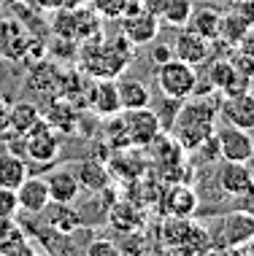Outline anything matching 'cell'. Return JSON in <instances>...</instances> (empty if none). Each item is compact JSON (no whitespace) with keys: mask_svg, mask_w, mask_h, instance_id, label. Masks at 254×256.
I'll use <instances>...</instances> for the list:
<instances>
[{"mask_svg":"<svg viewBox=\"0 0 254 256\" xmlns=\"http://www.w3.org/2000/svg\"><path fill=\"white\" fill-rule=\"evenodd\" d=\"M14 226H17V218H11V216H0V240L9 234Z\"/></svg>","mask_w":254,"mask_h":256,"instance_id":"obj_42","label":"cell"},{"mask_svg":"<svg viewBox=\"0 0 254 256\" xmlns=\"http://www.w3.org/2000/svg\"><path fill=\"white\" fill-rule=\"evenodd\" d=\"M119 24H122V36H125L133 46H146V44H152V40H157V36H160V19L152 16V14H146L143 8L122 14Z\"/></svg>","mask_w":254,"mask_h":256,"instance_id":"obj_11","label":"cell"},{"mask_svg":"<svg viewBox=\"0 0 254 256\" xmlns=\"http://www.w3.org/2000/svg\"><path fill=\"white\" fill-rule=\"evenodd\" d=\"M235 52H241V54H249V57H254V27H246V32L241 36V40H238Z\"/></svg>","mask_w":254,"mask_h":256,"instance_id":"obj_38","label":"cell"},{"mask_svg":"<svg viewBox=\"0 0 254 256\" xmlns=\"http://www.w3.org/2000/svg\"><path fill=\"white\" fill-rule=\"evenodd\" d=\"M44 119L57 132H73L79 127V106H73L71 100H54L49 106V110L44 114Z\"/></svg>","mask_w":254,"mask_h":256,"instance_id":"obj_26","label":"cell"},{"mask_svg":"<svg viewBox=\"0 0 254 256\" xmlns=\"http://www.w3.org/2000/svg\"><path fill=\"white\" fill-rule=\"evenodd\" d=\"M249 246H251V248H254V234H251V243H249Z\"/></svg>","mask_w":254,"mask_h":256,"instance_id":"obj_46","label":"cell"},{"mask_svg":"<svg viewBox=\"0 0 254 256\" xmlns=\"http://www.w3.org/2000/svg\"><path fill=\"white\" fill-rule=\"evenodd\" d=\"M9 100L3 98V94H0V132H3L6 130V124H9Z\"/></svg>","mask_w":254,"mask_h":256,"instance_id":"obj_43","label":"cell"},{"mask_svg":"<svg viewBox=\"0 0 254 256\" xmlns=\"http://www.w3.org/2000/svg\"><path fill=\"white\" fill-rule=\"evenodd\" d=\"M173 57L187 62V65L197 68L203 65V62H208L211 57V40H205L203 36H197V32H192L189 27H181V32L176 36L173 40Z\"/></svg>","mask_w":254,"mask_h":256,"instance_id":"obj_14","label":"cell"},{"mask_svg":"<svg viewBox=\"0 0 254 256\" xmlns=\"http://www.w3.org/2000/svg\"><path fill=\"white\" fill-rule=\"evenodd\" d=\"M60 148H63L60 132L44 119V116L25 132V154L36 164H52L54 159L60 156Z\"/></svg>","mask_w":254,"mask_h":256,"instance_id":"obj_7","label":"cell"},{"mask_svg":"<svg viewBox=\"0 0 254 256\" xmlns=\"http://www.w3.org/2000/svg\"><path fill=\"white\" fill-rule=\"evenodd\" d=\"M87 108H92L98 116H114L122 110L119 102V89H116V78H95V84L89 86Z\"/></svg>","mask_w":254,"mask_h":256,"instance_id":"obj_16","label":"cell"},{"mask_svg":"<svg viewBox=\"0 0 254 256\" xmlns=\"http://www.w3.org/2000/svg\"><path fill=\"white\" fill-rule=\"evenodd\" d=\"M170 57H173V49H170L168 44H157L154 49H152V60H154V65H162V62H168Z\"/></svg>","mask_w":254,"mask_h":256,"instance_id":"obj_39","label":"cell"},{"mask_svg":"<svg viewBox=\"0 0 254 256\" xmlns=\"http://www.w3.org/2000/svg\"><path fill=\"white\" fill-rule=\"evenodd\" d=\"M141 8L146 11V14H152V16L160 19L162 8H165V0H141Z\"/></svg>","mask_w":254,"mask_h":256,"instance_id":"obj_41","label":"cell"},{"mask_svg":"<svg viewBox=\"0 0 254 256\" xmlns=\"http://www.w3.org/2000/svg\"><path fill=\"white\" fill-rule=\"evenodd\" d=\"M25 178H27V162L22 156L3 151V154H0V186H6V189H17Z\"/></svg>","mask_w":254,"mask_h":256,"instance_id":"obj_28","label":"cell"},{"mask_svg":"<svg viewBox=\"0 0 254 256\" xmlns=\"http://www.w3.org/2000/svg\"><path fill=\"white\" fill-rule=\"evenodd\" d=\"M192 11H195L192 0H165V8H162V14H160V22L181 30V27H187Z\"/></svg>","mask_w":254,"mask_h":256,"instance_id":"obj_31","label":"cell"},{"mask_svg":"<svg viewBox=\"0 0 254 256\" xmlns=\"http://www.w3.org/2000/svg\"><path fill=\"white\" fill-rule=\"evenodd\" d=\"M17 200H19V210L33 213L38 216L46 205H49V186H46V178H33L27 176L22 184L17 186Z\"/></svg>","mask_w":254,"mask_h":256,"instance_id":"obj_19","label":"cell"},{"mask_svg":"<svg viewBox=\"0 0 254 256\" xmlns=\"http://www.w3.org/2000/svg\"><path fill=\"white\" fill-rule=\"evenodd\" d=\"M81 251L87 256H116V254H122L114 240H103V238H89V243L81 248Z\"/></svg>","mask_w":254,"mask_h":256,"instance_id":"obj_34","label":"cell"},{"mask_svg":"<svg viewBox=\"0 0 254 256\" xmlns=\"http://www.w3.org/2000/svg\"><path fill=\"white\" fill-rule=\"evenodd\" d=\"M219 116L232 127L254 132V92L246 89V92H238V94H227L219 106Z\"/></svg>","mask_w":254,"mask_h":256,"instance_id":"obj_12","label":"cell"},{"mask_svg":"<svg viewBox=\"0 0 254 256\" xmlns=\"http://www.w3.org/2000/svg\"><path fill=\"white\" fill-rule=\"evenodd\" d=\"M162 216H195L197 210V192L187 184H170L160 197Z\"/></svg>","mask_w":254,"mask_h":256,"instance_id":"obj_15","label":"cell"},{"mask_svg":"<svg viewBox=\"0 0 254 256\" xmlns=\"http://www.w3.org/2000/svg\"><path fill=\"white\" fill-rule=\"evenodd\" d=\"M41 110L36 102H30V100H19V102H14V106L9 108V124H6V130L3 132H14V135H25L27 130L33 127L38 119H41Z\"/></svg>","mask_w":254,"mask_h":256,"instance_id":"obj_25","label":"cell"},{"mask_svg":"<svg viewBox=\"0 0 254 256\" xmlns=\"http://www.w3.org/2000/svg\"><path fill=\"white\" fill-rule=\"evenodd\" d=\"M216 146H219V156L227 159V162H246L254 151V138L249 130H241V127H227L216 130Z\"/></svg>","mask_w":254,"mask_h":256,"instance_id":"obj_10","label":"cell"},{"mask_svg":"<svg viewBox=\"0 0 254 256\" xmlns=\"http://www.w3.org/2000/svg\"><path fill=\"white\" fill-rule=\"evenodd\" d=\"M76 178L81 184V189L87 192H103L108 184H111V172H108V168L103 162H98V159H87V162H79L76 164Z\"/></svg>","mask_w":254,"mask_h":256,"instance_id":"obj_24","label":"cell"},{"mask_svg":"<svg viewBox=\"0 0 254 256\" xmlns=\"http://www.w3.org/2000/svg\"><path fill=\"white\" fill-rule=\"evenodd\" d=\"M216 119H219V106H214L205 98H187L178 106V114L168 132L178 140L184 151H195L205 138L216 132Z\"/></svg>","mask_w":254,"mask_h":256,"instance_id":"obj_2","label":"cell"},{"mask_svg":"<svg viewBox=\"0 0 254 256\" xmlns=\"http://www.w3.org/2000/svg\"><path fill=\"white\" fill-rule=\"evenodd\" d=\"M135 57V46L125 36L84 40L79 52V70L89 78H119Z\"/></svg>","mask_w":254,"mask_h":256,"instance_id":"obj_1","label":"cell"},{"mask_svg":"<svg viewBox=\"0 0 254 256\" xmlns=\"http://www.w3.org/2000/svg\"><path fill=\"white\" fill-rule=\"evenodd\" d=\"M243 32H246V22H243L241 16H238L235 11L222 14V24H219V38H216V40H224L230 49H235Z\"/></svg>","mask_w":254,"mask_h":256,"instance_id":"obj_32","label":"cell"},{"mask_svg":"<svg viewBox=\"0 0 254 256\" xmlns=\"http://www.w3.org/2000/svg\"><path fill=\"white\" fill-rule=\"evenodd\" d=\"M79 6H89V0H57V8H79Z\"/></svg>","mask_w":254,"mask_h":256,"instance_id":"obj_44","label":"cell"},{"mask_svg":"<svg viewBox=\"0 0 254 256\" xmlns=\"http://www.w3.org/2000/svg\"><path fill=\"white\" fill-rule=\"evenodd\" d=\"M30 32L27 27L14 16H0V60L9 62H27L30 52Z\"/></svg>","mask_w":254,"mask_h":256,"instance_id":"obj_9","label":"cell"},{"mask_svg":"<svg viewBox=\"0 0 254 256\" xmlns=\"http://www.w3.org/2000/svg\"><path fill=\"white\" fill-rule=\"evenodd\" d=\"M36 251H38V246L30 243V234H25V230H22L19 221H17V226H14V230L0 240V254H3V256H30Z\"/></svg>","mask_w":254,"mask_h":256,"instance_id":"obj_29","label":"cell"},{"mask_svg":"<svg viewBox=\"0 0 254 256\" xmlns=\"http://www.w3.org/2000/svg\"><path fill=\"white\" fill-rule=\"evenodd\" d=\"M219 24H222V11L211 8V6H203V8H195L189 16L187 27L197 36H203L205 40H216L219 38Z\"/></svg>","mask_w":254,"mask_h":256,"instance_id":"obj_27","label":"cell"},{"mask_svg":"<svg viewBox=\"0 0 254 256\" xmlns=\"http://www.w3.org/2000/svg\"><path fill=\"white\" fill-rule=\"evenodd\" d=\"M216 184L224 194L241 197L243 192H249L254 186V178H251L249 168H246V162H227V159H224V164L216 172Z\"/></svg>","mask_w":254,"mask_h":256,"instance_id":"obj_18","label":"cell"},{"mask_svg":"<svg viewBox=\"0 0 254 256\" xmlns=\"http://www.w3.org/2000/svg\"><path fill=\"white\" fill-rule=\"evenodd\" d=\"M157 86L170 100H187L195 94L197 86V70L187 62L170 57L168 62L157 65Z\"/></svg>","mask_w":254,"mask_h":256,"instance_id":"obj_6","label":"cell"},{"mask_svg":"<svg viewBox=\"0 0 254 256\" xmlns=\"http://www.w3.org/2000/svg\"><path fill=\"white\" fill-rule=\"evenodd\" d=\"M108 224L122 234H135L143 226V216L133 202H127V200H114V202L108 205Z\"/></svg>","mask_w":254,"mask_h":256,"instance_id":"obj_20","label":"cell"},{"mask_svg":"<svg viewBox=\"0 0 254 256\" xmlns=\"http://www.w3.org/2000/svg\"><path fill=\"white\" fill-rule=\"evenodd\" d=\"M208 84L214 86V89H219L224 98H227V94H238V92L251 89V81L232 68L230 57H219V60L211 62V68H208Z\"/></svg>","mask_w":254,"mask_h":256,"instance_id":"obj_13","label":"cell"},{"mask_svg":"<svg viewBox=\"0 0 254 256\" xmlns=\"http://www.w3.org/2000/svg\"><path fill=\"white\" fill-rule=\"evenodd\" d=\"M122 119H125L127 138H130V146H133V148H146L149 143L162 132L160 116H157V110H152L149 106L146 108L122 110Z\"/></svg>","mask_w":254,"mask_h":256,"instance_id":"obj_8","label":"cell"},{"mask_svg":"<svg viewBox=\"0 0 254 256\" xmlns=\"http://www.w3.org/2000/svg\"><path fill=\"white\" fill-rule=\"evenodd\" d=\"M38 216H44V224L49 226V230L60 232V234H73L81 224H84L79 216V210L73 208V202H54V200H49V205H46Z\"/></svg>","mask_w":254,"mask_h":256,"instance_id":"obj_17","label":"cell"},{"mask_svg":"<svg viewBox=\"0 0 254 256\" xmlns=\"http://www.w3.org/2000/svg\"><path fill=\"white\" fill-rule=\"evenodd\" d=\"M103 138H106L108 148H114V151L133 148V146H130V138H127L125 119H122V110H119V114H114V116H106V122H103Z\"/></svg>","mask_w":254,"mask_h":256,"instance_id":"obj_30","label":"cell"},{"mask_svg":"<svg viewBox=\"0 0 254 256\" xmlns=\"http://www.w3.org/2000/svg\"><path fill=\"white\" fill-rule=\"evenodd\" d=\"M232 11H235L238 16L243 19L246 27H254V0H238Z\"/></svg>","mask_w":254,"mask_h":256,"instance_id":"obj_37","label":"cell"},{"mask_svg":"<svg viewBox=\"0 0 254 256\" xmlns=\"http://www.w3.org/2000/svg\"><path fill=\"white\" fill-rule=\"evenodd\" d=\"M52 32L57 38H68L73 44L103 38V19L92 11V6H79V8H54Z\"/></svg>","mask_w":254,"mask_h":256,"instance_id":"obj_3","label":"cell"},{"mask_svg":"<svg viewBox=\"0 0 254 256\" xmlns=\"http://www.w3.org/2000/svg\"><path fill=\"white\" fill-rule=\"evenodd\" d=\"M116 89H119V102H122V110H130V108H146L152 106V92L149 86L143 84L141 78H130V76L122 73L116 78Z\"/></svg>","mask_w":254,"mask_h":256,"instance_id":"obj_22","label":"cell"},{"mask_svg":"<svg viewBox=\"0 0 254 256\" xmlns=\"http://www.w3.org/2000/svg\"><path fill=\"white\" fill-rule=\"evenodd\" d=\"M254 216L243 210H232L219 218L216 232H208V251H241L251 243Z\"/></svg>","mask_w":254,"mask_h":256,"instance_id":"obj_5","label":"cell"},{"mask_svg":"<svg viewBox=\"0 0 254 256\" xmlns=\"http://www.w3.org/2000/svg\"><path fill=\"white\" fill-rule=\"evenodd\" d=\"M89 6L100 19H119L127 8V0H89Z\"/></svg>","mask_w":254,"mask_h":256,"instance_id":"obj_33","label":"cell"},{"mask_svg":"<svg viewBox=\"0 0 254 256\" xmlns=\"http://www.w3.org/2000/svg\"><path fill=\"white\" fill-rule=\"evenodd\" d=\"M246 168H249V172H251V178H254V151H251V156L246 159Z\"/></svg>","mask_w":254,"mask_h":256,"instance_id":"obj_45","label":"cell"},{"mask_svg":"<svg viewBox=\"0 0 254 256\" xmlns=\"http://www.w3.org/2000/svg\"><path fill=\"white\" fill-rule=\"evenodd\" d=\"M230 62H232V68H235L241 76H246L249 81H254V57L235 52V54H230Z\"/></svg>","mask_w":254,"mask_h":256,"instance_id":"obj_36","label":"cell"},{"mask_svg":"<svg viewBox=\"0 0 254 256\" xmlns=\"http://www.w3.org/2000/svg\"><path fill=\"white\" fill-rule=\"evenodd\" d=\"M46 186H49V197L54 202H76L79 194H81V184H79L76 172L68 170V168L54 170L52 176L46 178Z\"/></svg>","mask_w":254,"mask_h":256,"instance_id":"obj_21","label":"cell"},{"mask_svg":"<svg viewBox=\"0 0 254 256\" xmlns=\"http://www.w3.org/2000/svg\"><path fill=\"white\" fill-rule=\"evenodd\" d=\"M162 243L178 254H200L208 251V230L200 226L192 216H165L162 221Z\"/></svg>","mask_w":254,"mask_h":256,"instance_id":"obj_4","label":"cell"},{"mask_svg":"<svg viewBox=\"0 0 254 256\" xmlns=\"http://www.w3.org/2000/svg\"><path fill=\"white\" fill-rule=\"evenodd\" d=\"M0 216H19V200H17V189H6L0 186Z\"/></svg>","mask_w":254,"mask_h":256,"instance_id":"obj_35","label":"cell"},{"mask_svg":"<svg viewBox=\"0 0 254 256\" xmlns=\"http://www.w3.org/2000/svg\"><path fill=\"white\" fill-rule=\"evenodd\" d=\"M238 210H243V213H249V216H254V186L238 197Z\"/></svg>","mask_w":254,"mask_h":256,"instance_id":"obj_40","label":"cell"},{"mask_svg":"<svg viewBox=\"0 0 254 256\" xmlns=\"http://www.w3.org/2000/svg\"><path fill=\"white\" fill-rule=\"evenodd\" d=\"M146 148H152V156H154V162L160 164V168H165V170L181 168L184 148L178 146V140H176V138L170 135V132H160Z\"/></svg>","mask_w":254,"mask_h":256,"instance_id":"obj_23","label":"cell"}]
</instances>
